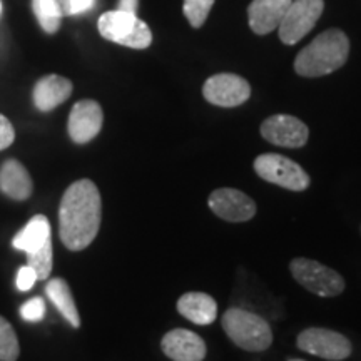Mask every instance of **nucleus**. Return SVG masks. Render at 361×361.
Listing matches in <instances>:
<instances>
[{
    "instance_id": "nucleus-18",
    "label": "nucleus",
    "mask_w": 361,
    "mask_h": 361,
    "mask_svg": "<svg viewBox=\"0 0 361 361\" xmlns=\"http://www.w3.org/2000/svg\"><path fill=\"white\" fill-rule=\"evenodd\" d=\"M51 239V223H49L45 216L37 214L12 239V246L29 255V252L40 250Z\"/></svg>"
},
{
    "instance_id": "nucleus-30",
    "label": "nucleus",
    "mask_w": 361,
    "mask_h": 361,
    "mask_svg": "<svg viewBox=\"0 0 361 361\" xmlns=\"http://www.w3.org/2000/svg\"><path fill=\"white\" fill-rule=\"evenodd\" d=\"M288 361H305V360H300V358H293V360H288Z\"/></svg>"
},
{
    "instance_id": "nucleus-8",
    "label": "nucleus",
    "mask_w": 361,
    "mask_h": 361,
    "mask_svg": "<svg viewBox=\"0 0 361 361\" xmlns=\"http://www.w3.org/2000/svg\"><path fill=\"white\" fill-rule=\"evenodd\" d=\"M323 8V0H293L278 27L281 42L288 45L300 42L322 17Z\"/></svg>"
},
{
    "instance_id": "nucleus-2",
    "label": "nucleus",
    "mask_w": 361,
    "mask_h": 361,
    "mask_svg": "<svg viewBox=\"0 0 361 361\" xmlns=\"http://www.w3.org/2000/svg\"><path fill=\"white\" fill-rule=\"evenodd\" d=\"M350 54V40L338 29L319 34L313 42L298 54L296 74L303 78H322L345 66Z\"/></svg>"
},
{
    "instance_id": "nucleus-27",
    "label": "nucleus",
    "mask_w": 361,
    "mask_h": 361,
    "mask_svg": "<svg viewBox=\"0 0 361 361\" xmlns=\"http://www.w3.org/2000/svg\"><path fill=\"white\" fill-rule=\"evenodd\" d=\"M96 6V0H71V16L89 12Z\"/></svg>"
},
{
    "instance_id": "nucleus-29",
    "label": "nucleus",
    "mask_w": 361,
    "mask_h": 361,
    "mask_svg": "<svg viewBox=\"0 0 361 361\" xmlns=\"http://www.w3.org/2000/svg\"><path fill=\"white\" fill-rule=\"evenodd\" d=\"M54 2H56L59 11H61L62 17L71 16V0H54Z\"/></svg>"
},
{
    "instance_id": "nucleus-17",
    "label": "nucleus",
    "mask_w": 361,
    "mask_h": 361,
    "mask_svg": "<svg viewBox=\"0 0 361 361\" xmlns=\"http://www.w3.org/2000/svg\"><path fill=\"white\" fill-rule=\"evenodd\" d=\"M32 179L19 161L8 159L0 168V191L13 201H25L32 196Z\"/></svg>"
},
{
    "instance_id": "nucleus-16",
    "label": "nucleus",
    "mask_w": 361,
    "mask_h": 361,
    "mask_svg": "<svg viewBox=\"0 0 361 361\" xmlns=\"http://www.w3.org/2000/svg\"><path fill=\"white\" fill-rule=\"evenodd\" d=\"M176 308L184 318L194 324H200V326H207L218 318V303L213 296L206 295V293H186L179 298Z\"/></svg>"
},
{
    "instance_id": "nucleus-26",
    "label": "nucleus",
    "mask_w": 361,
    "mask_h": 361,
    "mask_svg": "<svg viewBox=\"0 0 361 361\" xmlns=\"http://www.w3.org/2000/svg\"><path fill=\"white\" fill-rule=\"evenodd\" d=\"M35 281H37L35 271L30 268V266H22L19 269V274H17V288H19L20 291H29L32 290Z\"/></svg>"
},
{
    "instance_id": "nucleus-11",
    "label": "nucleus",
    "mask_w": 361,
    "mask_h": 361,
    "mask_svg": "<svg viewBox=\"0 0 361 361\" xmlns=\"http://www.w3.org/2000/svg\"><path fill=\"white\" fill-rule=\"evenodd\" d=\"M261 135L274 146L298 149L303 147L308 142L310 130L308 126L298 117L276 114L268 117L261 124Z\"/></svg>"
},
{
    "instance_id": "nucleus-28",
    "label": "nucleus",
    "mask_w": 361,
    "mask_h": 361,
    "mask_svg": "<svg viewBox=\"0 0 361 361\" xmlns=\"http://www.w3.org/2000/svg\"><path fill=\"white\" fill-rule=\"evenodd\" d=\"M139 7V0H119V8L117 11H123L128 13H135Z\"/></svg>"
},
{
    "instance_id": "nucleus-3",
    "label": "nucleus",
    "mask_w": 361,
    "mask_h": 361,
    "mask_svg": "<svg viewBox=\"0 0 361 361\" xmlns=\"http://www.w3.org/2000/svg\"><path fill=\"white\" fill-rule=\"evenodd\" d=\"M224 333L241 350L259 353L273 343V329L259 314L243 308H229L221 318Z\"/></svg>"
},
{
    "instance_id": "nucleus-31",
    "label": "nucleus",
    "mask_w": 361,
    "mask_h": 361,
    "mask_svg": "<svg viewBox=\"0 0 361 361\" xmlns=\"http://www.w3.org/2000/svg\"><path fill=\"white\" fill-rule=\"evenodd\" d=\"M0 12H2V2H0Z\"/></svg>"
},
{
    "instance_id": "nucleus-15",
    "label": "nucleus",
    "mask_w": 361,
    "mask_h": 361,
    "mask_svg": "<svg viewBox=\"0 0 361 361\" xmlns=\"http://www.w3.org/2000/svg\"><path fill=\"white\" fill-rule=\"evenodd\" d=\"M72 94V82L62 75L51 74L39 79L35 84L32 97L39 111L49 112L64 104Z\"/></svg>"
},
{
    "instance_id": "nucleus-14",
    "label": "nucleus",
    "mask_w": 361,
    "mask_h": 361,
    "mask_svg": "<svg viewBox=\"0 0 361 361\" xmlns=\"http://www.w3.org/2000/svg\"><path fill=\"white\" fill-rule=\"evenodd\" d=\"M291 2L293 0H252L247 7V19L252 32L264 35L278 29Z\"/></svg>"
},
{
    "instance_id": "nucleus-5",
    "label": "nucleus",
    "mask_w": 361,
    "mask_h": 361,
    "mask_svg": "<svg viewBox=\"0 0 361 361\" xmlns=\"http://www.w3.org/2000/svg\"><path fill=\"white\" fill-rule=\"evenodd\" d=\"M290 271L298 284L319 298H335L345 291L346 283L341 274L314 259L295 258Z\"/></svg>"
},
{
    "instance_id": "nucleus-10",
    "label": "nucleus",
    "mask_w": 361,
    "mask_h": 361,
    "mask_svg": "<svg viewBox=\"0 0 361 361\" xmlns=\"http://www.w3.org/2000/svg\"><path fill=\"white\" fill-rule=\"evenodd\" d=\"M207 204L218 218L229 221V223L250 221L251 218H255L256 209H258L256 202L247 194L233 188L216 189L209 194Z\"/></svg>"
},
{
    "instance_id": "nucleus-22",
    "label": "nucleus",
    "mask_w": 361,
    "mask_h": 361,
    "mask_svg": "<svg viewBox=\"0 0 361 361\" xmlns=\"http://www.w3.org/2000/svg\"><path fill=\"white\" fill-rule=\"evenodd\" d=\"M27 266H30L37 274V279H47L52 271V239L40 250L27 255Z\"/></svg>"
},
{
    "instance_id": "nucleus-6",
    "label": "nucleus",
    "mask_w": 361,
    "mask_h": 361,
    "mask_svg": "<svg viewBox=\"0 0 361 361\" xmlns=\"http://www.w3.org/2000/svg\"><path fill=\"white\" fill-rule=\"evenodd\" d=\"M255 171L266 183L276 184L290 191L301 192L308 189L311 183L308 173L300 164L279 154L258 156L255 159Z\"/></svg>"
},
{
    "instance_id": "nucleus-4",
    "label": "nucleus",
    "mask_w": 361,
    "mask_h": 361,
    "mask_svg": "<svg viewBox=\"0 0 361 361\" xmlns=\"http://www.w3.org/2000/svg\"><path fill=\"white\" fill-rule=\"evenodd\" d=\"M97 29L106 40L130 49H147L152 42L151 29L135 13L123 11L102 13L99 17Z\"/></svg>"
},
{
    "instance_id": "nucleus-1",
    "label": "nucleus",
    "mask_w": 361,
    "mask_h": 361,
    "mask_svg": "<svg viewBox=\"0 0 361 361\" xmlns=\"http://www.w3.org/2000/svg\"><path fill=\"white\" fill-rule=\"evenodd\" d=\"M102 201L90 179L72 183L59 207V236L71 251H82L94 241L101 228Z\"/></svg>"
},
{
    "instance_id": "nucleus-21",
    "label": "nucleus",
    "mask_w": 361,
    "mask_h": 361,
    "mask_svg": "<svg viewBox=\"0 0 361 361\" xmlns=\"http://www.w3.org/2000/svg\"><path fill=\"white\" fill-rule=\"evenodd\" d=\"M19 353V340L12 324L0 316V361H17Z\"/></svg>"
},
{
    "instance_id": "nucleus-20",
    "label": "nucleus",
    "mask_w": 361,
    "mask_h": 361,
    "mask_svg": "<svg viewBox=\"0 0 361 361\" xmlns=\"http://www.w3.org/2000/svg\"><path fill=\"white\" fill-rule=\"evenodd\" d=\"M32 11L44 32L56 34L61 29L62 13L54 0H32Z\"/></svg>"
},
{
    "instance_id": "nucleus-9",
    "label": "nucleus",
    "mask_w": 361,
    "mask_h": 361,
    "mask_svg": "<svg viewBox=\"0 0 361 361\" xmlns=\"http://www.w3.org/2000/svg\"><path fill=\"white\" fill-rule=\"evenodd\" d=\"M202 96L219 107H238L251 96V85L236 74H216L202 85Z\"/></svg>"
},
{
    "instance_id": "nucleus-25",
    "label": "nucleus",
    "mask_w": 361,
    "mask_h": 361,
    "mask_svg": "<svg viewBox=\"0 0 361 361\" xmlns=\"http://www.w3.org/2000/svg\"><path fill=\"white\" fill-rule=\"evenodd\" d=\"M16 139V130L11 121L6 116L0 114V151L7 149Z\"/></svg>"
},
{
    "instance_id": "nucleus-12",
    "label": "nucleus",
    "mask_w": 361,
    "mask_h": 361,
    "mask_svg": "<svg viewBox=\"0 0 361 361\" xmlns=\"http://www.w3.org/2000/svg\"><path fill=\"white\" fill-rule=\"evenodd\" d=\"M104 123L102 107L96 101L84 99L72 107L67 130L75 144H87L101 133Z\"/></svg>"
},
{
    "instance_id": "nucleus-24",
    "label": "nucleus",
    "mask_w": 361,
    "mask_h": 361,
    "mask_svg": "<svg viewBox=\"0 0 361 361\" xmlns=\"http://www.w3.org/2000/svg\"><path fill=\"white\" fill-rule=\"evenodd\" d=\"M20 316L25 319V322H32V323H37L40 319H44L45 303L42 298L35 296L32 300H29L27 303L22 305Z\"/></svg>"
},
{
    "instance_id": "nucleus-19",
    "label": "nucleus",
    "mask_w": 361,
    "mask_h": 361,
    "mask_svg": "<svg viewBox=\"0 0 361 361\" xmlns=\"http://www.w3.org/2000/svg\"><path fill=\"white\" fill-rule=\"evenodd\" d=\"M45 295L51 298V301L56 305V308L61 311V314L64 316L72 326H80V316L78 306H75L74 296H72V291L66 279L54 278L52 281H49L47 286H45Z\"/></svg>"
},
{
    "instance_id": "nucleus-7",
    "label": "nucleus",
    "mask_w": 361,
    "mask_h": 361,
    "mask_svg": "<svg viewBox=\"0 0 361 361\" xmlns=\"http://www.w3.org/2000/svg\"><path fill=\"white\" fill-rule=\"evenodd\" d=\"M298 348L318 358L341 361L351 356L353 346L341 333L326 328H308L296 338Z\"/></svg>"
},
{
    "instance_id": "nucleus-23",
    "label": "nucleus",
    "mask_w": 361,
    "mask_h": 361,
    "mask_svg": "<svg viewBox=\"0 0 361 361\" xmlns=\"http://www.w3.org/2000/svg\"><path fill=\"white\" fill-rule=\"evenodd\" d=\"M213 6L214 0H184V16L192 27H201Z\"/></svg>"
},
{
    "instance_id": "nucleus-13",
    "label": "nucleus",
    "mask_w": 361,
    "mask_h": 361,
    "mask_svg": "<svg viewBox=\"0 0 361 361\" xmlns=\"http://www.w3.org/2000/svg\"><path fill=\"white\" fill-rule=\"evenodd\" d=\"M164 355L173 361H202L206 358V343L189 329H173L161 341Z\"/></svg>"
}]
</instances>
